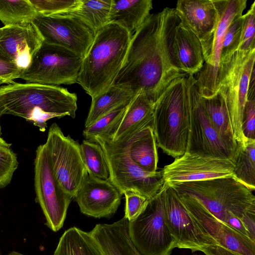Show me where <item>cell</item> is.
I'll return each mask as SVG.
<instances>
[{"mask_svg":"<svg viewBox=\"0 0 255 255\" xmlns=\"http://www.w3.org/2000/svg\"><path fill=\"white\" fill-rule=\"evenodd\" d=\"M180 19L175 8L150 14L132 34L124 61L112 84L142 92L153 104L174 79L188 75L176 54L174 37Z\"/></svg>","mask_w":255,"mask_h":255,"instance_id":"1","label":"cell"},{"mask_svg":"<svg viewBox=\"0 0 255 255\" xmlns=\"http://www.w3.org/2000/svg\"><path fill=\"white\" fill-rule=\"evenodd\" d=\"M168 186L178 195L185 194L197 199L218 219L249 237L243 221L255 216V196L234 176L180 182Z\"/></svg>","mask_w":255,"mask_h":255,"instance_id":"2","label":"cell"},{"mask_svg":"<svg viewBox=\"0 0 255 255\" xmlns=\"http://www.w3.org/2000/svg\"><path fill=\"white\" fill-rule=\"evenodd\" d=\"M132 34L115 22L96 32L83 58L77 83L92 98L111 86L124 61Z\"/></svg>","mask_w":255,"mask_h":255,"instance_id":"3","label":"cell"},{"mask_svg":"<svg viewBox=\"0 0 255 255\" xmlns=\"http://www.w3.org/2000/svg\"><path fill=\"white\" fill-rule=\"evenodd\" d=\"M187 76L173 80L153 105V130L157 147L176 158L186 151L190 117Z\"/></svg>","mask_w":255,"mask_h":255,"instance_id":"4","label":"cell"},{"mask_svg":"<svg viewBox=\"0 0 255 255\" xmlns=\"http://www.w3.org/2000/svg\"><path fill=\"white\" fill-rule=\"evenodd\" d=\"M76 94L55 85L13 82L0 87V116L9 115L27 121L47 112L59 118L76 117Z\"/></svg>","mask_w":255,"mask_h":255,"instance_id":"5","label":"cell"},{"mask_svg":"<svg viewBox=\"0 0 255 255\" xmlns=\"http://www.w3.org/2000/svg\"><path fill=\"white\" fill-rule=\"evenodd\" d=\"M255 49L237 51L218 69V90L228 111L234 139L238 145L245 140L242 120L251 80L255 75Z\"/></svg>","mask_w":255,"mask_h":255,"instance_id":"6","label":"cell"},{"mask_svg":"<svg viewBox=\"0 0 255 255\" xmlns=\"http://www.w3.org/2000/svg\"><path fill=\"white\" fill-rule=\"evenodd\" d=\"M91 140L102 148L108 167L109 178L120 193L127 191L139 194L148 200L162 188L164 181L162 170L145 171L130 158L126 149L113 144L109 138L95 136Z\"/></svg>","mask_w":255,"mask_h":255,"instance_id":"7","label":"cell"},{"mask_svg":"<svg viewBox=\"0 0 255 255\" xmlns=\"http://www.w3.org/2000/svg\"><path fill=\"white\" fill-rule=\"evenodd\" d=\"M44 145L54 178L62 190L74 198L88 175L80 144L69 135L65 136L59 126L54 123L49 128Z\"/></svg>","mask_w":255,"mask_h":255,"instance_id":"8","label":"cell"},{"mask_svg":"<svg viewBox=\"0 0 255 255\" xmlns=\"http://www.w3.org/2000/svg\"><path fill=\"white\" fill-rule=\"evenodd\" d=\"M128 234L142 255H171L176 244L165 222L162 188L136 217L128 221Z\"/></svg>","mask_w":255,"mask_h":255,"instance_id":"9","label":"cell"},{"mask_svg":"<svg viewBox=\"0 0 255 255\" xmlns=\"http://www.w3.org/2000/svg\"><path fill=\"white\" fill-rule=\"evenodd\" d=\"M83 58L64 47L43 42L19 78L26 83L58 86L77 83Z\"/></svg>","mask_w":255,"mask_h":255,"instance_id":"10","label":"cell"},{"mask_svg":"<svg viewBox=\"0 0 255 255\" xmlns=\"http://www.w3.org/2000/svg\"><path fill=\"white\" fill-rule=\"evenodd\" d=\"M187 89L190 125L186 151L226 158L234 163L236 155L227 147L211 125L193 75L187 77Z\"/></svg>","mask_w":255,"mask_h":255,"instance_id":"11","label":"cell"},{"mask_svg":"<svg viewBox=\"0 0 255 255\" xmlns=\"http://www.w3.org/2000/svg\"><path fill=\"white\" fill-rule=\"evenodd\" d=\"M178 196L190 215L217 244L203 250L206 255H255V241L218 219L197 199Z\"/></svg>","mask_w":255,"mask_h":255,"instance_id":"12","label":"cell"},{"mask_svg":"<svg viewBox=\"0 0 255 255\" xmlns=\"http://www.w3.org/2000/svg\"><path fill=\"white\" fill-rule=\"evenodd\" d=\"M219 13V20L213 35L202 47L204 63L194 78L201 96L208 98L218 90V69L222 41L225 32L233 19L243 14L247 0H215Z\"/></svg>","mask_w":255,"mask_h":255,"instance_id":"13","label":"cell"},{"mask_svg":"<svg viewBox=\"0 0 255 255\" xmlns=\"http://www.w3.org/2000/svg\"><path fill=\"white\" fill-rule=\"evenodd\" d=\"M34 165L35 201L41 207L46 226L56 232L63 226L73 198L62 190L54 178L44 144L39 145L36 150Z\"/></svg>","mask_w":255,"mask_h":255,"instance_id":"14","label":"cell"},{"mask_svg":"<svg viewBox=\"0 0 255 255\" xmlns=\"http://www.w3.org/2000/svg\"><path fill=\"white\" fill-rule=\"evenodd\" d=\"M32 22L44 42L64 47L83 58L96 34L82 19L68 14H38Z\"/></svg>","mask_w":255,"mask_h":255,"instance_id":"15","label":"cell"},{"mask_svg":"<svg viewBox=\"0 0 255 255\" xmlns=\"http://www.w3.org/2000/svg\"><path fill=\"white\" fill-rule=\"evenodd\" d=\"M162 193L165 222L176 248L195 252L217 246L215 240L190 215L172 187L164 184Z\"/></svg>","mask_w":255,"mask_h":255,"instance_id":"16","label":"cell"},{"mask_svg":"<svg viewBox=\"0 0 255 255\" xmlns=\"http://www.w3.org/2000/svg\"><path fill=\"white\" fill-rule=\"evenodd\" d=\"M234 163L229 159L186 151L162 170L164 184L234 176Z\"/></svg>","mask_w":255,"mask_h":255,"instance_id":"17","label":"cell"},{"mask_svg":"<svg viewBox=\"0 0 255 255\" xmlns=\"http://www.w3.org/2000/svg\"><path fill=\"white\" fill-rule=\"evenodd\" d=\"M122 195L109 177L103 180L88 174L74 198L82 213L101 218L110 217L116 213Z\"/></svg>","mask_w":255,"mask_h":255,"instance_id":"18","label":"cell"},{"mask_svg":"<svg viewBox=\"0 0 255 255\" xmlns=\"http://www.w3.org/2000/svg\"><path fill=\"white\" fill-rule=\"evenodd\" d=\"M43 42L32 22L2 27L0 50L22 71L30 64Z\"/></svg>","mask_w":255,"mask_h":255,"instance_id":"19","label":"cell"},{"mask_svg":"<svg viewBox=\"0 0 255 255\" xmlns=\"http://www.w3.org/2000/svg\"><path fill=\"white\" fill-rule=\"evenodd\" d=\"M175 9L181 22L196 35L202 47L206 45L219 20L215 0H179Z\"/></svg>","mask_w":255,"mask_h":255,"instance_id":"20","label":"cell"},{"mask_svg":"<svg viewBox=\"0 0 255 255\" xmlns=\"http://www.w3.org/2000/svg\"><path fill=\"white\" fill-rule=\"evenodd\" d=\"M153 105L142 92H139L130 101L112 139L121 145L127 143L144 128L153 126Z\"/></svg>","mask_w":255,"mask_h":255,"instance_id":"21","label":"cell"},{"mask_svg":"<svg viewBox=\"0 0 255 255\" xmlns=\"http://www.w3.org/2000/svg\"><path fill=\"white\" fill-rule=\"evenodd\" d=\"M89 233L104 255H142L128 236L125 217L112 224H96Z\"/></svg>","mask_w":255,"mask_h":255,"instance_id":"22","label":"cell"},{"mask_svg":"<svg viewBox=\"0 0 255 255\" xmlns=\"http://www.w3.org/2000/svg\"><path fill=\"white\" fill-rule=\"evenodd\" d=\"M176 56L181 69L188 75H195L202 68L204 58L202 44L196 35L181 21L175 33Z\"/></svg>","mask_w":255,"mask_h":255,"instance_id":"23","label":"cell"},{"mask_svg":"<svg viewBox=\"0 0 255 255\" xmlns=\"http://www.w3.org/2000/svg\"><path fill=\"white\" fill-rule=\"evenodd\" d=\"M113 144L126 149L130 159L145 171H156L158 157L153 126L144 128L123 145Z\"/></svg>","mask_w":255,"mask_h":255,"instance_id":"24","label":"cell"},{"mask_svg":"<svg viewBox=\"0 0 255 255\" xmlns=\"http://www.w3.org/2000/svg\"><path fill=\"white\" fill-rule=\"evenodd\" d=\"M151 0H112L110 22H115L133 34L150 15Z\"/></svg>","mask_w":255,"mask_h":255,"instance_id":"25","label":"cell"},{"mask_svg":"<svg viewBox=\"0 0 255 255\" xmlns=\"http://www.w3.org/2000/svg\"><path fill=\"white\" fill-rule=\"evenodd\" d=\"M202 99L211 125L225 145L235 154L237 157L238 145L234 137L224 97L218 90L213 96L208 98L202 97Z\"/></svg>","mask_w":255,"mask_h":255,"instance_id":"26","label":"cell"},{"mask_svg":"<svg viewBox=\"0 0 255 255\" xmlns=\"http://www.w3.org/2000/svg\"><path fill=\"white\" fill-rule=\"evenodd\" d=\"M53 255H104L89 232L76 227L64 232Z\"/></svg>","mask_w":255,"mask_h":255,"instance_id":"27","label":"cell"},{"mask_svg":"<svg viewBox=\"0 0 255 255\" xmlns=\"http://www.w3.org/2000/svg\"><path fill=\"white\" fill-rule=\"evenodd\" d=\"M135 95L127 88L112 85L92 98L85 127L90 126L118 106L131 101Z\"/></svg>","mask_w":255,"mask_h":255,"instance_id":"28","label":"cell"},{"mask_svg":"<svg viewBox=\"0 0 255 255\" xmlns=\"http://www.w3.org/2000/svg\"><path fill=\"white\" fill-rule=\"evenodd\" d=\"M112 2V0H79L73 10L64 14L79 17L96 33L110 22Z\"/></svg>","mask_w":255,"mask_h":255,"instance_id":"29","label":"cell"},{"mask_svg":"<svg viewBox=\"0 0 255 255\" xmlns=\"http://www.w3.org/2000/svg\"><path fill=\"white\" fill-rule=\"evenodd\" d=\"M255 139L245 138L238 146L234 176L253 192L255 190Z\"/></svg>","mask_w":255,"mask_h":255,"instance_id":"30","label":"cell"},{"mask_svg":"<svg viewBox=\"0 0 255 255\" xmlns=\"http://www.w3.org/2000/svg\"><path fill=\"white\" fill-rule=\"evenodd\" d=\"M131 101L118 106L85 128L83 135L86 139L91 140L97 136L112 139Z\"/></svg>","mask_w":255,"mask_h":255,"instance_id":"31","label":"cell"},{"mask_svg":"<svg viewBox=\"0 0 255 255\" xmlns=\"http://www.w3.org/2000/svg\"><path fill=\"white\" fill-rule=\"evenodd\" d=\"M37 15L29 0H0V21L4 26L32 22Z\"/></svg>","mask_w":255,"mask_h":255,"instance_id":"32","label":"cell"},{"mask_svg":"<svg viewBox=\"0 0 255 255\" xmlns=\"http://www.w3.org/2000/svg\"><path fill=\"white\" fill-rule=\"evenodd\" d=\"M82 157L88 174L95 178L106 180L109 173L104 151L95 141L83 140L80 144Z\"/></svg>","mask_w":255,"mask_h":255,"instance_id":"33","label":"cell"},{"mask_svg":"<svg viewBox=\"0 0 255 255\" xmlns=\"http://www.w3.org/2000/svg\"><path fill=\"white\" fill-rule=\"evenodd\" d=\"M242 16L243 14H240L235 17L225 32L222 43L220 64L228 61L238 50L241 36Z\"/></svg>","mask_w":255,"mask_h":255,"instance_id":"34","label":"cell"},{"mask_svg":"<svg viewBox=\"0 0 255 255\" xmlns=\"http://www.w3.org/2000/svg\"><path fill=\"white\" fill-rule=\"evenodd\" d=\"M38 14L55 15L66 13L73 10L79 0H29Z\"/></svg>","mask_w":255,"mask_h":255,"instance_id":"35","label":"cell"},{"mask_svg":"<svg viewBox=\"0 0 255 255\" xmlns=\"http://www.w3.org/2000/svg\"><path fill=\"white\" fill-rule=\"evenodd\" d=\"M242 17L241 36L238 50L248 51L255 49V1Z\"/></svg>","mask_w":255,"mask_h":255,"instance_id":"36","label":"cell"},{"mask_svg":"<svg viewBox=\"0 0 255 255\" xmlns=\"http://www.w3.org/2000/svg\"><path fill=\"white\" fill-rule=\"evenodd\" d=\"M18 166L17 155L10 147L0 148V189L10 183Z\"/></svg>","mask_w":255,"mask_h":255,"instance_id":"37","label":"cell"},{"mask_svg":"<svg viewBox=\"0 0 255 255\" xmlns=\"http://www.w3.org/2000/svg\"><path fill=\"white\" fill-rule=\"evenodd\" d=\"M124 194L126 198L125 216L128 221L136 217L146 206L148 199L135 192L127 191Z\"/></svg>","mask_w":255,"mask_h":255,"instance_id":"38","label":"cell"},{"mask_svg":"<svg viewBox=\"0 0 255 255\" xmlns=\"http://www.w3.org/2000/svg\"><path fill=\"white\" fill-rule=\"evenodd\" d=\"M242 128L245 138L255 139V96L247 98L243 117Z\"/></svg>","mask_w":255,"mask_h":255,"instance_id":"39","label":"cell"},{"mask_svg":"<svg viewBox=\"0 0 255 255\" xmlns=\"http://www.w3.org/2000/svg\"><path fill=\"white\" fill-rule=\"evenodd\" d=\"M22 71L0 50V81L9 84L19 78Z\"/></svg>","mask_w":255,"mask_h":255,"instance_id":"40","label":"cell"},{"mask_svg":"<svg viewBox=\"0 0 255 255\" xmlns=\"http://www.w3.org/2000/svg\"><path fill=\"white\" fill-rule=\"evenodd\" d=\"M11 145V143L7 142L2 138L0 137V148L3 147H10Z\"/></svg>","mask_w":255,"mask_h":255,"instance_id":"41","label":"cell"},{"mask_svg":"<svg viewBox=\"0 0 255 255\" xmlns=\"http://www.w3.org/2000/svg\"><path fill=\"white\" fill-rule=\"evenodd\" d=\"M8 255H23L22 254H21L20 253L15 252H12L10 253Z\"/></svg>","mask_w":255,"mask_h":255,"instance_id":"42","label":"cell"},{"mask_svg":"<svg viewBox=\"0 0 255 255\" xmlns=\"http://www.w3.org/2000/svg\"><path fill=\"white\" fill-rule=\"evenodd\" d=\"M1 84H3L1 81H0V85H1ZM1 135V126H0V137Z\"/></svg>","mask_w":255,"mask_h":255,"instance_id":"43","label":"cell"},{"mask_svg":"<svg viewBox=\"0 0 255 255\" xmlns=\"http://www.w3.org/2000/svg\"><path fill=\"white\" fill-rule=\"evenodd\" d=\"M2 30V27L0 28V36Z\"/></svg>","mask_w":255,"mask_h":255,"instance_id":"44","label":"cell"}]
</instances>
